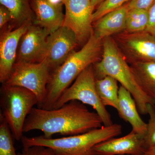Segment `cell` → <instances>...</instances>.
<instances>
[{
	"instance_id": "30",
	"label": "cell",
	"mask_w": 155,
	"mask_h": 155,
	"mask_svg": "<svg viewBox=\"0 0 155 155\" xmlns=\"http://www.w3.org/2000/svg\"><path fill=\"white\" fill-rule=\"evenodd\" d=\"M147 152L150 153H155V146L152 147L150 148L148 150Z\"/></svg>"
},
{
	"instance_id": "6",
	"label": "cell",
	"mask_w": 155,
	"mask_h": 155,
	"mask_svg": "<svg viewBox=\"0 0 155 155\" xmlns=\"http://www.w3.org/2000/svg\"><path fill=\"white\" fill-rule=\"evenodd\" d=\"M93 65L84 69L74 83L63 92L53 109L60 108L70 101H78L91 106L101 117L103 125L110 126L114 124L110 113L103 104L97 91L96 78Z\"/></svg>"
},
{
	"instance_id": "9",
	"label": "cell",
	"mask_w": 155,
	"mask_h": 155,
	"mask_svg": "<svg viewBox=\"0 0 155 155\" xmlns=\"http://www.w3.org/2000/svg\"><path fill=\"white\" fill-rule=\"evenodd\" d=\"M66 9L63 25L73 31L78 42L87 41L93 31L91 0H64Z\"/></svg>"
},
{
	"instance_id": "29",
	"label": "cell",
	"mask_w": 155,
	"mask_h": 155,
	"mask_svg": "<svg viewBox=\"0 0 155 155\" xmlns=\"http://www.w3.org/2000/svg\"><path fill=\"white\" fill-rule=\"evenodd\" d=\"M91 2L94 11L96 7L99 4L100 0H91Z\"/></svg>"
},
{
	"instance_id": "13",
	"label": "cell",
	"mask_w": 155,
	"mask_h": 155,
	"mask_svg": "<svg viewBox=\"0 0 155 155\" xmlns=\"http://www.w3.org/2000/svg\"><path fill=\"white\" fill-rule=\"evenodd\" d=\"M144 136L131 130L125 136L111 139L96 145V155H145Z\"/></svg>"
},
{
	"instance_id": "20",
	"label": "cell",
	"mask_w": 155,
	"mask_h": 155,
	"mask_svg": "<svg viewBox=\"0 0 155 155\" xmlns=\"http://www.w3.org/2000/svg\"><path fill=\"white\" fill-rule=\"evenodd\" d=\"M149 21L148 11L139 9L128 10L125 31L130 33L146 30Z\"/></svg>"
},
{
	"instance_id": "2",
	"label": "cell",
	"mask_w": 155,
	"mask_h": 155,
	"mask_svg": "<svg viewBox=\"0 0 155 155\" xmlns=\"http://www.w3.org/2000/svg\"><path fill=\"white\" fill-rule=\"evenodd\" d=\"M103 41L93 31L88 40L78 51H73L61 66L51 72L45 98L41 109L52 110L63 92L84 69L99 61Z\"/></svg>"
},
{
	"instance_id": "27",
	"label": "cell",
	"mask_w": 155,
	"mask_h": 155,
	"mask_svg": "<svg viewBox=\"0 0 155 155\" xmlns=\"http://www.w3.org/2000/svg\"><path fill=\"white\" fill-rule=\"evenodd\" d=\"M13 20L12 15L10 11L5 6H0V28L3 26L9 21Z\"/></svg>"
},
{
	"instance_id": "3",
	"label": "cell",
	"mask_w": 155,
	"mask_h": 155,
	"mask_svg": "<svg viewBox=\"0 0 155 155\" xmlns=\"http://www.w3.org/2000/svg\"><path fill=\"white\" fill-rule=\"evenodd\" d=\"M102 41V59L93 66L96 78L101 79L106 76L114 78L130 93L139 113L142 115L147 114V105H155L154 101L138 85L130 66L113 37L105 38Z\"/></svg>"
},
{
	"instance_id": "32",
	"label": "cell",
	"mask_w": 155,
	"mask_h": 155,
	"mask_svg": "<svg viewBox=\"0 0 155 155\" xmlns=\"http://www.w3.org/2000/svg\"><path fill=\"white\" fill-rule=\"evenodd\" d=\"M103 1H104V0H100V2L99 4H100V3H101Z\"/></svg>"
},
{
	"instance_id": "7",
	"label": "cell",
	"mask_w": 155,
	"mask_h": 155,
	"mask_svg": "<svg viewBox=\"0 0 155 155\" xmlns=\"http://www.w3.org/2000/svg\"><path fill=\"white\" fill-rule=\"evenodd\" d=\"M51 69L45 61L37 63H16L8 80L4 83L27 89L37 97L38 107L41 108L46 95Z\"/></svg>"
},
{
	"instance_id": "17",
	"label": "cell",
	"mask_w": 155,
	"mask_h": 155,
	"mask_svg": "<svg viewBox=\"0 0 155 155\" xmlns=\"http://www.w3.org/2000/svg\"><path fill=\"white\" fill-rule=\"evenodd\" d=\"M130 66L138 85L155 102V61L137 62Z\"/></svg>"
},
{
	"instance_id": "11",
	"label": "cell",
	"mask_w": 155,
	"mask_h": 155,
	"mask_svg": "<svg viewBox=\"0 0 155 155\" xmlns=\"http://www.w3.org/2000/svg\"><path fill=\"white\" fill-rule=\"evenodd\" d=\"M51 33L39 25L30 24L19 41L16 63L40 62L47 39Z\"/></svg>"
},
{
	"instance_id": "18",
	"label": "cell",
	"mask_w": 155,
	"mask_h": 155,
	"mask_svg": "<svg viewBox=\"0 0 155 155\" xmlns=\"http://www.w3.org/2000/svg\"><path fill=\"white\" fill-rule=\"evenodd\" d=\"M96 86L98 94L103 104L110 106L119 111V88L118 81L110 76L97 79Z\"/></svg>"
},
{
	"instance_id": "31",
	"label": "cell",
	"mask_w": 155,
	"mask_h": 155,
	"mask_svg": "<svg viewBox=\"0 0 155 155\" xmlns=\"http://www.w3.org/2000/svg\"><path fill=\"white\" fill-rule=\"evenodd\" d=\"M145 155H155V153H152L146 152Z\"/></svg>"
},
{
	"instance_id": "16",
	"label": "cell",
	"mask_w": 155,
	"mask_h": 155,
	"mask_svg": "<svg viewBox=\"0 0 155 155\" xmlns=\"http://www.w3.org/2000/svg\"><path fill=\"white\" fill-rule=\"evenodd\" d=\"M119 116L130 123L134 132L145 135L147 124L142 119L139 114L136 104L132 95L124 87L120 86L119 91Z\"/></svg>"
},
{
	"instance_id": "19",
	"label": "cell",
	"mask_w": 155,
	"mask_h": 155,
	"mask_svg": "<svg viewBox=\"0 0 155 155\" xmlns=\"http://www.w3.org/2000/svg\"><path fill=\"white\" fill-rule=\"evenodd\" d=\"M1 5L10 11L12 21L21 23H30L33 17L30 0H0Z\"/></svg>"
},
{
	"instance_id": "24",
	"label": "cell",
	"mask_w": 155,
	"mask_h": 155,
	"mask_svg": "<svg viewBox=\"0 0 155 155\" xmlns=\"http://www.w3.org/2000/svg\"><path fill=\"white\" fill-rule=\"evenodd\" d=\"M17 155H55L52 149L47 147L34 146L28 147H23L21 152Z\"/></svg>"
},
{
	"instance_id": "23",
	"label": "cell",
	"mask_w": 155,
	"mask_h": 155,
	"mask_svg": "<svg viewBox=\"0 0 155 155\" xmlns=\"http://www.w3.org/2000/svg\"><path fill=\"white\" fill-rule=\"evenodd\" d=\"M130 0H104L97 6L93 14V22H95L111 11L122 7Z\"/></svg>"
},
{
	"instance_id": "28",
	"label": "cell",
	"mask_w": 155,
	"mask_h": 155,
	"mask_svg": "<svg viewBox=\"0 0 155 155\" xmlns=\"http://www.w3.org/2000/svg\"><path fill=\"white\" fill-rule=\"evenodd\" d=\"M49 2L55 6H62L64 5V0H48Z\"/></svg>"
},
{
	"instance_id": "12",
	"label": "cell",
	"mask_w": 155,
	"mask_h": 155,
	"mask_svg": "<svg viewBox=\"0 0 155 155\" xmlns=\"http://www.w3.org/2000/svg\"><path fill=\"white\" fill-rule=\"evenodd\" d=\"M30 23L3 34L0 41V82L4 84L11 75L17 60L19 41Z\"/></svg>"
},
{
	"instance_id": "1",
	"label": "cell",
	"mask_w": 155,
	"mask_h": 155,
	"mask_svg": "<svg viewBox=\"0 0 155 155\" xmlns=\"http://www.w3.org/2000/svg\"><path fill=\"white\" fill-rule=\"evenodd\" d=\"M103 125L96 112H91L80 101H72L58 109L34 107L26 118L23 130H40L45 137L50 138L56 134L68 136L81 134Z\"/></svg>"
},
{
	"instance_id": "22",
	"label": "cell",
	"mask_w": 155,
	"mask_h": 155,
	"mask_svg": "<svg viewBox=\"0 0 155 155\" xmlns=\"http://www.w3.org/2000/svg\"><path fill=\"white\" fill-rule=\"evenodd\" d=\"M147 114L150 119L147 124L146 133L143 138L144 147L147 150L155 146V106L149 104L147 105Z\"/></svg>"
},
{
	"instance_id": "26",
	"label": "cell",
	"mask_w": 155,
	"mask_h": 155,
	"mask_svg": "<svg viewBox=\"0 0 155 155\" xmlns=\"http://www.w3.org/2000/svg\"><path fill=\"white\" fill-rule=\"evenodd\" d=\"M149 21L146 31L155 37V3L148 11Z\"/></svg>"
},
{
	"instance_id": "21",
	"label": "cell",
	"mask_w": 155,
	"mask_h": 155,
	"mask_svg": "<svg viewBox=\"0 0 155 155\" xmlns=\"http://www.w3.org/2000/svg\"><path fill=\"white\" fill-rule=\"evenodd\" d=\"M11 133L9 125L0 114V155H17Z\"/></svg>"
},
{
	"instance_id": "25",
	"label": "cell",
	"mask_w": 155,
	"mask_h": 155,
	"mask_svg": "<svg viewBox=\"0 0 155 155\" xmlns=\"http://www.w3.org/2000/svg\"><path fill=\"white\" fill-rule=\"evenodd\" d=\"M155 3V0H130L127 3L128 9H139L148 11Z\"/></svg>"
},
{
	"instance_id": "15",
	"label": "cell",
	"mask_w": 155,
	"mask_h": 155,
	"mask_svg": "<svg viewBox=\"0 0 155 155\" xmlns=\"http://www.w3.org/2000/svg\"><path fill=\"white\" fill-rule=\"evenodd\" d=\"M128 10L127 3L103 16L94 22V33L103 40L125 31Z\"/></svg>"
},
{
	"instance_id": "4",
	"label": "cell",
	"mask_w": 155,
	"mask_h": 155,
	"mask_svg": "<svg viewBox=\"0 0 155 155\" xmlns=\"http://www.w3.org/2000/svg\"><path fill=\"white\" fill-rule=\"evenodd\" d=\"M122 127L114 124L102 126L78 135L58 138H47L43 135L35 137L23 136V147L38 146L50 148L55 155H96L93 148L96 145L118 136Z\"/></svg>"
},
{
	"instance_id": "5",
	"label": "cell",
	"mask_w": 155,
	"mask_h": 155,
	"mask_svg": "<svg viewBox=\"0 0 155 155\" xmlns=\"http://www.w3.org/2000/svg\"><path fill=\"white\" fill-rule=\"evenodd\" d=\"M38 101L35 94L27 89L3 84L1 89V114L6 120L14 139L21 140L25 121Z\"/></svg>"
},
{
	"instance_id": "14",
	"label": "cell",
	"mask_w": 155,
	"mask_h": 155,
	"mask_svg": "<svg viewBox=\"0 0 155 155\" xmlns=\"http://www.w3.org/2000/svg\"><path fill=\"white\" fill-rule=\"evenodd\" d=\"M30 4L38 25L52 32L63 25L62 6L54 5L48 0H30Z\"/></svg>"
},
{
	"instance_id": "10",
	"label": "cell",
	"mask_w": 155,
	"mask_h": 155,
	"mask_svg": "<svg viewBox=\"0 0 155 155\" xmlns=\"http://www.w3.org/2000/svg\"><path fill=\"white\" fill-rule=\"evenodd\" d=\"M78 43L73 31L62 25L48 36L41 61H45L52 72L66 61Z\"/></svg>"
},
{
	"instance_id": "8",
	"label": "cell",
	"mask_w": 155,
	"mask_h": 155,
	"mask_svg": "<svg viewBox=\"0 0 155 155\" xmlns=\"http://www.w3.org/2000/svg\"><path fill=\"white\" fill-rule=\"evenodd\" d=\"M113 38L130 64L155 61V37L146 31L134 33L124 31Z\"/></svg>"
}]
</instances>
